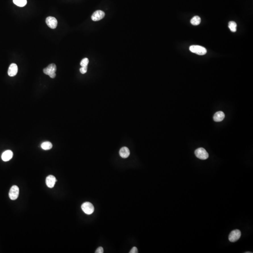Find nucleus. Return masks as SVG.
<instances>
[{
  "label": "nucleus",
  "instance_id": "nucleus-15",
  "mask_svg": "<svg viewBox=\"0 0 253 253\" xmlns=\"http://www.w3.org/2000/svg\"><path fill=\"white\" fill-rule=\"evenodd\" d=\"M53 145L51 143L49 142H45L42 143L41 147L42 149L44 150H49L52 149Z\"/></svg>",
  "mask_w": 253,
  "mask_h": 253
},
{
  "label": "nucleus",
  "instance_id": "nucleus-17",
  "mask_svg": "<svg viewBox=\"0 0 253 253\" xmlns=\"http://www.w3.org/2000/svg\"><path fill=\"white\" fill-rule=\"evenodd\" d=\"M228 27L232 32H235L237 31V24L235 22H230L228 24Z\"/></svg>",
  "mask_w": 253,
  "mask_h": 253
},
{
  "label": "nucleus",
  "instance_id": "nucleus-8",
  "mask_svg": "<svg viewBox=\"0 0 253 253\" xmlns=\"http://www.w3.org/2000/svg\"><path fill=\"white\" fill-rule=\"evenodd\" d=\"M104 16L105 13L104 12H103V11L99 10L94 12L93 15L91 16V19L93 21H98L104 18Z\"/></svg>",
  "mask_w": 253,
  "mask_h": 253
},
{
  "label": "nucleus",
  "instance_id": "nucleus-4",
  "mask_svg": "<svg viewBox=\"0 0 253 253\" xmlns=\"http://www.w3.org/2000/svg\"><path fill=\"white\" fill-rule=\"evenodd\" d=\"M81 208L84 213L87 215L91 214L94 211L93 205L90 202H84L81 206Z\"/></svg>",
  "mask_w": 253,
  "mask_h": 253
},
{
  "label": "nucleus",
  "instance_id": "nucleus-14",
  "mask_svg": "<svg viewBox=\"0 0 253 253\" xmlns=\"http://www.w3.org/2000/svg\"><path fill=\"white\" fill-rule=\"evenodd\" d=\"M201 18L199 16H195L190 20V23L193 26H198L201 23Z\"/></svg>",
  "mask_w": 253,
  "mask_h": 253
},
{
  "label": "nucleus",
  "instance_id": "nucleus-21",
  "mask_svg": "<svg viewBox=\"0 0 253 253\" xmlns=\"http://www.w3.org/2000/svg\"><path fill=\"white\" fill-rule=\"evenodd\" d=\"M138 252V249L137 248V247L134 246L130 250L129 253H137Z\"/></svg>",
  "mask_w": 253,
  "mask_h": 253
},
{
  "label": "nucleus",
  "instance_id": "nucleus-22",
  "mask_svg": "<svg viewBox=\"0 0 253 253\" xmlns=\"http://www.w3.org/2000/svg\"><path fill=\"white\" fill-rule=\"evenodd\" d=\"M252 253V252H245V253Z\"/></svg>",
  "mask_w": 253,
  "mask_h": 253
},
{
  "label": "nucleus",
  "instance_id": "nucleus-10",
  "mask_svg": "<svg viewBox=\"0 0 253 253\" xmlns=\"http://www.w3.org/2000/svg\"><path fill=\"white\" fill-rule=\"evenodd\" d=\"M18 72V66L15 63H12L9 68L8 73L9 76H14L17 74Z\"/></svg>",
  "mask_w": 253,
  "mask_h": 253
},
{
  "label": "nucleus",
  "instance_id": "nucleus-19",
  "mask_svg": "<svg viewBox=\"0 0 253 253\" xmlns=\"http://www.w3.org/2000/svg\"><path fill=\"white\" fill-rule=\"evenodd\" d=\"M87 68H88L87 66L82 67V68H81L80 69V72L83 74H85V73L87 72Z\"/></svg>",
  "mask_w": 253,
  "mask_h": 253
},
{
  "label": "nucleus",
  "instance_id": "nucleus-20",
  "mask_svg": "<svg viewBox=\"0 0 253 253\" xmlns=\"http://www.w3.org/2000/svg\"><path fill=\"white\" fill-rule=\"evenodd\" d=\"M96 253H104V249L101 246H100L99 248H98L95 251Z\"/></svg>",
  "mask_w": 253,
  "mask_h": 253
},
{
  "label": "nucleus",
  "instance_id": "nucleus-16",
  "mask_svg": "<svg viewBox=\"0 0 253 253\" xmlns=\"http://www.w3.org/2000/svg\"><path fill=\"white\" fill-rule=\"evenodd\" d=\"M15 5L19 7H24L27 4V0H13Z\"/></svg>",
  "mask_w": 253,
  "mask_h": 253
},
{
  "label": "nucleus",
  "instance_id": "nucleus-12",
  "mask_svg": "<svg viewBox=\"0 0 253 253\" xmlns=\"http://www.w3.org/2000/svg\"><path fill=\"white\" fill-rule=\"evenodd\" d=\"M225 115L224 112L222 111L216 112L213 116V120L216 122H220L223 121L225 118Z\"/></svg>",
  "mask_w": 253,
  "mask_h": 253
},
{
  "label": "nucleus",
  "instance_id": "nucleus-6",
  "mask_svg": "<svg viewBox=\"0 0 253 253\" xmlns=\"http://www.w3.org/2000/svg\"><path fill=\"white\" fill-rule=\"evenodd\" d=\"M19 193V189L17 186L14 185L11 187L9 192V197L12 200H15L18 198Z\"/></svg>",
  "mask_w": 253,
  "mask_h": 253
},
{
  "label": "nucleus",
  "instance_id": "nucleus-18",
  "mask_svg": "<svg viewBox=\"0 0 253 253\" xmlns=\"http://www.w3.org/2000/svg\"><path fill=\"white\" fill-rule=\"evenodd\" d=\"M89 62V60L88 58H83V59L81 60V62L80 65L82 67H85V66H87L88 65Z\"/></svg>",
  "mask_w": 253,
  "mask_h": 253
},
{
  "label": "nucleus",
  "instance_id": "nucleus-2",
  "mask_svg": "<svg viewBox=\"0 0 253 253\" xmlns=\"http://www.w3.org/2000/svg\"><path fill=\"white\" fill-rule=\"evenodd\" d=\"M189 50L191 52L199 55H204L207 53L206 48L202 46L197 45L190 46L189 47Z\"/></svg>",
  "mask_w": 253,
  "mask_h": 253
},
{
  "label": "nucleus",
  "instance_id": "nucleus-13",
  "mask_svg": "<svg viewBox=\"0 0 253 253\" xmlns=\"http://www.w3.org/2000/svg\"><path fill=\"white\" fill-rule=\"evenodd\" d=\"M119 153L121 157L122 158H127L130 155V151L127 147H123L120 150Z\"/></svg>",
  "mask_w": 253,
  "mask_h": 253
},
{
  "label": "nucleus",
  "instance_id": "nucleus-3",
  "mask_svg": "<svg viewBox=\"0 0 253 253\" xmlns=\"http://www.w3.org/2000/svg\"><path fill=\"white\" fill-rule=\"evenodd\" d=\"M195 154L197 158L202 160H205L209 157V154L203 148H199L195 151Z\"/></svg>",
  "mask_w": 253,
  "mask_h": 253
},
{
  "label": "nucleus",
  "instance_id": "nucleus-7",
  "mask_svg": "<svg viewBox=\"0 0 253 253\" xmlns=\"http://www.w3.org/2000/svg\"><path fill=\"white\" fill-rule=\"evenodd\" d=\"M46 23L48 27L54 29H55L57 26V20L55 17L48 16L46 18Z\"/></svg>",
  "mask_w": 253,
  "mask_h": 253
},
{
  "label": "nucleus",
  "instance_id": "nucleus-5",
  "mask_svg": "<svg viewBox=\"0 0 253 253\" xmlns=\"http://www.w3.org/2000/svg\"><path fill=\"white\" fill-rule=\"evenodd\" d=\"M241 236V232L239 230L236 229L233 231L229 234L228 239L230 241L232 242H234L237 241Z\"/></svg>",
  "mask_w": 253,
  "mask_h": 253
},
{
  "label": "nucleus",
  "instance_id": "nucleus-1",
  "mask_svg": "<svg viewBox=\"0 0 253 253\" xmlns=\"http://www.w3.org/2000/svg\"><path fill=\"white\" fill-rule=\"evenodd\" d=\"M57 68L55 64L52 63L43 70V72L46 75H48L52 78H55L56 76V72Z\"/></svg>",
  "mask_w": 253,
  "mask_h": 253
},
{
  "label": "nucleus",
  "instance_id": "nucleus-9",
  "mask_svg": "<svg viewBox=\"0 0 253 253\" xmlns=\"http://www.w3.org/2000/svg\"><path fill=\"white\" fill-rule=\"evenodd\" d=\"M57 181L56 178L54 176L49 175L46 178V183L47 186L49 188H53L55 185V182Z\"/></svg>",
  "mask_w": 253,
  "mask_h": 253
},
{
  "label": "nucleus",
  "instance_id": "nucleus-11",
  "mask_svg": "<svg viewBox=\"0 0 253 253\" xmlns=\"http://www.w3.org/2000/svg\"><path fill=\"white\" fill-rule=\"evenodd\" d=\"M13 153L11 150H7L4 151L1 155V159L3 161H8L12 158Z\"/></svg>",
  "mask_w": 253,
  "mask_h": 253
}]
</instances>
